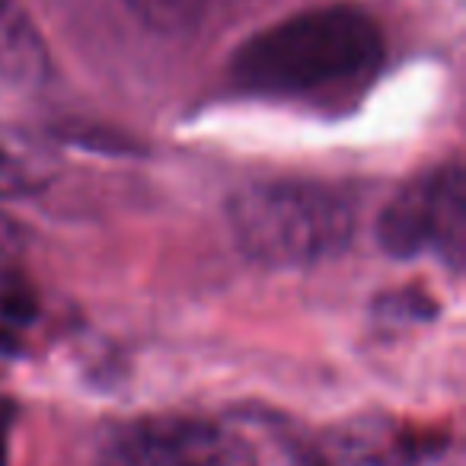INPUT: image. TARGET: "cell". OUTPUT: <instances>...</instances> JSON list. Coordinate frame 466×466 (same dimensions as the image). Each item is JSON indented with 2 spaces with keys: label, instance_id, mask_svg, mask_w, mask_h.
Listing matches in <instances>:
<instances>
[{
  "label": "cell",
  "instance_id": "1",
  "mask_svg": "<svg viewBox=\"0 0 466 466\" xmlns=\"http://www.w3.org/2000/svg\"><path fill=\"white\" fill-rule=\"evenodd\" d=\"M383 39L355 7L307 10L256 33L233 55V80L266 96H307L361 80L380 65Z\"/></svg>",
  "mask_w": 466,
  "mask_h": 466
},
{
  "label": "cell",
  "instance_id": "2",
  "mask_svg": "<svg viewBox=\"0 0 466 466\" xmlns=\"http://www.w3.org/2000/svg\"><path fill=\"white\" fill-rule=\"evenodd\" d=\"M233 240L268 268H313L339 259L355 240V205L342 192L307 179H266L227 201Z\"/></svg>",
  "mask_w": 466,
  "mask_h": 466
},
{
  "label": "cell",
  "instance_id": "3",
  "mask_svg": "<svg viewBox=\"0 0 466 466\" xmlns=\"http://www.w3.org/2000/svg\"><path fill=\"white\" fill-rule=\"evenodd\" d=\"M99 466H259L243 434L205 419H141L118 428Z\"/></svg>",
  "mask_w": 466,
  "mask_h": 466
},
{
  "label": "cell",
  "instance_id": "4",
  "mask_svg": "<svg viewBox=\"0 0 466 466\" xmlns=\"http://www.w3.org/2000/svg\"><path fill=\"white\" fill-rule=\"evenodd\" d=\"M451 451L453 444L444 434L396 425L361 428L345 441L349 466H457L451 463Z\"/></svg>",
  "mask_w": 466,
  "mask_h": 466
},
{
  "label": "cell",
  "instance_id": "5",
  "mask_svg": "<svg viewBox=\"0 0 466 466\" xmlns=\"http://www.w3.org/2000/svg\"><path fill=\"white\" fill-rule=\"evenodd\" d=\"M61 176V157L39 135L0 122V198H29Z\"/></svg>",
  "mask_w": 466,
  "mask_h": 466
},
{
  "label": "cell",
  "instance_id": "6",
  "mask_svg": "<svg viewBox=\"0 0 466 466\" xmlns=\"http://www.w3.org/2000/svg\"><path fill=\"white\" fill-rule=\"evenodd\" d=\"M48 77V48L20 0H0V86L33 90Z\"/></svg>",
  "mask_w": 466,
  "mask_h": 466
},
{
  "label": "cell",
  "instance_id": "7",
  "mask_svg": "<svg viewBox=\"0 0 466 466\" xmlns=\"http://www.w3.org/2000/svg\"><path fill=\"white\" fill-rule=\"evenodd\" d=\"M377 243L396 259H412L431 247V176L409 182L377 218Z\"/></svg>",
  "mask_w": 466,
  "mask_h": 466
},
{
  "label": "cell",
  "instance_id": "8",
  "mask_svg": "<svg viewBox=\"0 0 466 466\" xmlns=\"http://www.w3.org/2000/svg\"><path fill=\"white\" fill-rule=\"evenodd\" d=\"M431 249L460 272L466 259V173L447 163L431 173Z\"/></svg>",
  "mask_w": 466,
  "mask_h": 466
},
{
  "label": "cell",
  "instance_id": "9",
  "mask_svg": "<svg viewBox=\"0 0 466 466\" xmlns=\"http://www.w3.org/2000/svg\"><path fill=\"white\" fill-rule=\"evenodd\" d=\"M128 14L157 33H186L205 14L208 0H122Z\"/></svg>",
  "mask_w": 466,
  "mask_h": 466
},
{
  "label": "cell",
  "instance_id": "10",
  "mask_svg": "<svg viewBox=\"0 0 466 466\" xmlns=\"http://www.w3.org/2000/svg\"><path fill=\"white\" fill-rule=\"evenodd\" d=\"M39 313L35 307L33 291L26 288H10V291L0 294V323L7 326V329H16V326H29Z\"/></svg>",
  "mask_w": 466,
  "mask_h": 466
},
{
  "label": "cell",
  "instance_id": "11",
  "mask_svg": "<svg viewBox=\"0 0 466 466\" xmlns=\"http://www.w3.org/2000/svg\"><path fill=\"white\" fill-rule=\"evenodd\" d=\"M16 421V402L0 396V466L10 463V434H14Z\"/></svg>",
  "mask_w": 466,
  "mask_h": 466
}]
</instances>
